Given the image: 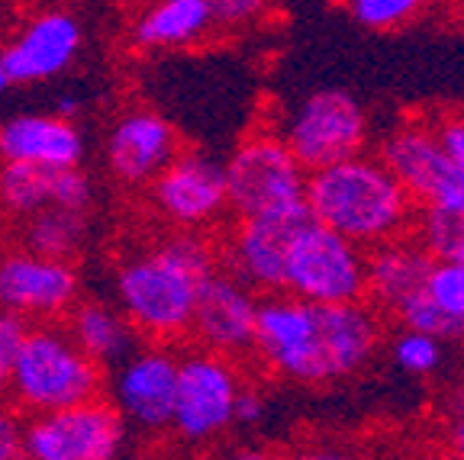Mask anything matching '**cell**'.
<instances>
[{
  "mask_svg": "<svg viewBox=\"0 0 464 460\" xmlns=\"http://www.w3.org/2000/svg\"><path fill=\"white\" fill-rule=\"evenodd\" d=\"M281 290L306 302L364 300V248L306 219L290 242Z\"/></svg>",
  "mask_w": 464,
  "mask_h": 460,
  "instance_id": "52a82bcc",
  "label": "cell"
},
{
  "mask_svg": "<svg viewBox=\"0 0 464 460\" xmlns=\"http://www.w3.org/2000/svg\"><path fill=\"white\" fill-rule=\"evenodd\" d=\"M377 158L391 168L393 177L410 190V196L420 206L432 200L435 190L442 187V180L451 171V161L435 142L426 116H413V120L400 122L397 129H391V136L377 149Z\"/></svg>",
  "mask_w": 464,
  "mask_h": 460,
  "instance_id": "ffe728a7",
  "label": "cell"
},
{
  "mask_svg": "<svg viewBox=\"0 0 464 460\" xmlns=\"http://www.w3.org/2000/svg\"><path fill=\"white\" fill-rule=\"evenodd\" d=\"M0 161L74 168L84 161L78 122L58 113H16L0 122Z\"/></svg>",
  "mask_w": 464,
  "mask_h": 460,
  "instance_id": "ac0fdd59",
  "label": "cell"
},
{
  "mask_svg": "<svg viewBox=\"0 0 464 460\" xmlns=\"http://www.w3.org/2000/svg\"><path fill=\"white\" fill-rule=\"evenodd\" d=\"M23 425L26 416L0 399V460H20L23 457Z\"/></svg>",
  "mask_w": 464,
  "mask_h": 460,
  "instance_id": "4dcf8cb0",
  "label": "cell"
},
{
  "mask_svg": "<svg viewBox=\"0 0 464 460\" xmlns=\"http://www.w3.org/2000/svg\"><path fill=\"white\" fill-rule=\"evenodd\" d=\"M181 149V136L165 116L149 107H136L110 126L103 158L123 187H145Z\"/></svg>",
  "mask_w": 464,
  "mask_h": 460,
  "instance_id": "2e32d148",
  "label": "cell"
},
{
  "mask_svg": "<svg viewBox=\"0 0 464 460\" xmlns=\"http://www.w3.org/2000/svg\"><path fill=\"white\" fill-rule=\"evenodd\" d=\"M62 319H65V329L72 331V339L107 370L120 364L130 351H136V345L142 341L130 325V319L116 306L101 300H81L78 296Z\"/></svg>",
  "mask_w": 464,
  "mask_h": 460,
  "instance_id": "7402d4cb",
  "label": "cell"
},
{
  "mask_svg": "<svg viewBox=\"0 0 464 460\" xmlns=\"http://www.w3.org/2000/svg\"><path fill=\"white\" fill-rule=\"evenodd\" d=\"M281 136L300 165L313 171V168L333 165V161L364 151L371 126L368 113L355 97L339 87H326V91L310 94L294 110Z\"/></svg>",
  "mask_w": 464,
  "mask_h": 460,
  "instance_id": "30bf717a",
  "label": "cell"
},
{
  "mask_svg": "<svg viewBox=\"0 0 464 460\" xmlns=\"http://www.w3.org/2000/svg\"><path fill=\"white\" fill-rule=\"evenodd\" d=\"M94 184L74 168H43L20 165V161H0V213L10 219H26L45 206L91 209Z\"/></svg>",
  "mask_w": 464,
  "mask_h": 460,
  "instance_id": "e0dca14e",
  "label": "cell"
},
{
  "mask_svg": "<svg viewBox=\"0 0 464 460\" xmlns=\"http://www.w3.org/2000/svg\"><path fill=\"white\" fill-rule=\"evenodd\" d=\"M265 409H268V406H265L261 389L242 383L239 399H236V425H239V428H255V425L265 418Z\"/></svg>",
  "mask_w": 464,
  "mask_h": 460,
  "instance_id": "d6a6232c",
  "label": "cell"
},
{
  "mask_svg": "<svg viewBox=\"0 0 464 460\" xmlns=\"http://www.w3.org/2000/svg\"><path fill=\"white\" fill-rule=\"evenodd\" d=\"M213 29L210 0H149L132 20L130 43L139 52H181Z\"/></svg>",
  "mask_w": 464,
  "mask_h": 460,
  "instance_id": "44dd1931",
  "label": "cell"
},
{
  "mask_svg": "<svg viewBox=\"0 0 464 460\" xmlns=\"http://www.w3.org/2000/svg\"><path fill=\"white\" fill-rule=\"evenodd\" d=\"M445 447L464 460V387L451 396L449 412H445Z\"/></svg>",
  "mask_w": 464,
  "mask_h": 460,
  "instance_id": "1f68e13d",
  "label": "cell"
},
{
  "mask_svg": "<svg viewBox=\"0 0 464 460\" xmlns=\"http://www.w3.org/2000/svg\"><path fill=\"white\" fill-rule=\"evenodd\" d=\"M219 267V244L207 232L171 229L120 261L113 273L116 310L142 341L178 345L190 335L200 283Z\"/></svg>",
  "mask_w": 464,
  "mask_h": 460,
  "instance_id": "7a4b0ae2",
  "label": "cell"
},
{
  "mask_svg": "<svg viewBox=\"0 0 464 460\" xmlns=\"http://www.w3.org/2000/svg\"><path fill=\"white\" fill-rule=\"evenodd\" d=\"M429 129H432L439 149L445 151V158L451 165L464 168V113H432L426 116Z\"/></svg>",
  "mask_w": 464,
  "mask_h": 460,
  "instance_id": "f1b7e54d",
  "label": "cell"
},
{
  "mask_svg": "<svg viewBox=\"0 0 464 460\" xmlns=\"http://www.w3.org/2000/svg\"><path fill=\"white\" fill-rule=\"evenodd\" d=\"M226 200L232 216H258L304 203L306 168L290 151L281 132H252L223 165Z\"/></svg>",
  "mask_w": 464,
  "mask_h": 460,
  "instance_id": "8992f818",
  "label": "cell"
},
{
  "mask_svg": "<svg viewBox=\"0 0 464 460\" xmlns=\"http://www.w3.org/2000/svg\"><path fill=\"white\" fill-rule=\"evenodd\" d=\"M55 113H58V116H65V120H74V116L81 113V101H78L74 94H58Z\"/></svg>",
  "mask_w": 464,
  "mask_h": 460,
  "instance_id": "836d02e7",
  "label": "cell"
},
{
  "mask_svg": "<svg viewBox=\"0 0 464 460\" xmlns=\"http://www.w3.org/2000/svg\"><path fill=\"white\" fill-rule=\"evenodd\" d=\"M306 219L310 213L304 203L258 213V216H236L232 229L219 242V264L258 293H275L284 281L290 242L297 238Z\"/></svg>",
  "mask_w": 464,
  "mask_h": 460,
  "instance_id": "7c38bea8",
  "label": "cell"
},
{
  "mask_svg": "<svg viewBox=\"0 0 464 460\" xmlns=\"http://www.w3.org/2000/svg\"><path fill=\"white\" fill-rule=\"evenodd\" d=\"M387 339L368 300L306 302L284 290L258 296L252 354L261 370L300 387H333L362 374Z\"/></svg>",
  "mask_w": 464,
  "mask_h": 460,
  "instance_id": "6da1fadb",
  "label": "cell"
},
{
  "mask_svg": "<svg viewBox=\"0 0 464 460\" xmlns=\"http://www.w3.org/2000/svg\"><path fill=\"white\" fill-rule=\"evenodd\" d=\"M258 290L239 281L223 264L200 283L190 316V335L194 345L207 351L226 354L232 360H242L252 354L255 335V310H258Z\"/></svg>",
  "mask_w": 464,
  "mask_h": 460,
  "instance_id": "5bb4252c",
  "label": "cell"
},
{
  "mask_svg": "<svg viewBox=\"0 0 464 460\" xmlns=\"http://www.w3.org/2000/svg\"><path fill=\"white\" fill-rule=\"evenodd\" d=\"M426 296L445 316L464 325V261L432 258L426 273Z\"/></svg>",
  "mask_w": 464,
  "mask_h": 460,
  "instance_id": "4316f807",
  "label": "cell"
},
{
  "mask_svg": "<svg viewBox=\"0 0 464 460\" xmlns=\"http://www.w3.org/2000/svg\"><path fill=\"white\" fill-rule=\"evenodd\" d=\"M410 235L432 258L464 261V216H458V213H449V209L439 206H420Z\"/></svg>",
  "mask_w": 464,
  "mask_h": 460,
  "instance_id": "d4e9b609",
  "label": "cell"
},
{
  "mask_svg": "<svg viewBox=\"0 0 464 460\" xmlns=\"http://www.w3.org/2000/svg\"><path fill=\"white\" fill-rule=\"evenodd\" d=\"M432 254L413 235H400L364 248V300L391 319L410 296L426 287Z\"/></svg>",
  "mask_w": 464,
  "mask_h": 460,
  "instance_id": "d6986e66",
  "label": "cell"
},
{
  "mask_svg": "<svg viewBox=\"0 0 464 460\" xmlns=\"http://www.w3.org/2000/svg\"><path fill=\"white\" fill-rule=\"evenodd\" d=\"M81 45H84V26L78 16L72 10L49 7L26 16L14 39L0 45V65L7 68L14 87L43 84L74 65Z\"/></svg>",
  "mask_w": 464,
  "mask_h": 460,
  "instance_id": "9a60e30c",
  "label": "cell"
},
{
  "mask_svg": "<svg viewBox=\"0 0 464 460\" xmlns=\"http://www.w3.org/2000/svg\"><path fill=\"white\" fill-rule=\"evenodd\" d=\"M391 360L400 374L406 377H432L439 367H442V341L420 329H406L400 325L397 335H391Z\"/></svg>",
  "mask_w": 464,
  "mask_h": 460,
  "instance_id": "484cf974",
  "label": "cell"
},
{
  "mask_svg": "<svg viewBox=\"0 0 464 460\" xmlns=\"http://www.w3.org/2000/svg\"><path fill=\"white\" fill-rule=\"evenodd\" d=\"M304 206L313 223L329 225L362 248H374L410 235L420 203L377 155L358 151L306 171Z\"/></svg>",
  "mask_w": 464,
  "mask_h": 460,
  "instance_id": "3957f363",
  "label": "cell"
},
{
  "mask_svg": "<svg viewBox=\"0 0 464 460\" xmlns=\"http://www.w3.org/2000/svg\"><path fill=\"white\" fill-rule=\"evenodd\" d=\"M23 331H26V322L20 316L0 310V399H7L10 370H14V358L16 348H20Z\"/></svg>",
  "mask_w": 464,
  "mask_h": 460,
  "instance_id": "f546056e",
  "label": "cell"
},
{
  "mask_svg": "<svg viewBox=\"0 0 464 460\" xmlns=\"http://www.w3.org/2000/svg\"><path fill=\"white\" fill-rule=\"evenodd\" d=\"M107 377L110 403L123 416L130 435L165 438L171 435L174 387H178V348L161 341H139Z\"/></svg>",
  "mask_w": 464,
  "mask_h": 460,
  "instance_id": "9c48e42d",
  "label": "cell"
},
{
  "mask_svg": "<svg viewBox=\"0 0 464 460\" xmlns=\"http://www.w3.org/2000/svg\"><path fill=\"white\" fill-rule=\"evenodd\" d=\"M239 360L194 345L178 351L171 435L188 447L217 445L236 428V399L246 383Z\"/></svg>",
  "mask_w": 464,
  "mask_h": 460,
  "instance_id": "5b68a950",
  "label": "cell"
},
{
  "mask_svg": "<svg viewBox=\"0 0 464 460\" xmlns=\"http://www.w3.org/2000/svg\"><path fill=\"white\" fill-rule=\"evenodd\" d=\"M87 242V209L45 206L23 219V248L49 258L74 261Z\"/></svg>",
  "mask_w": 464,
  "mask_h": 460,
  "instance_id": "603a6c76",
  "label": "cell"
},
{
  "mask_svg": "<svg viewBox=\"0 0 464 460\" xmlns=\"http://www.w3.org/2000/svg\"><path fill=\"white\" fill-rule=\"evenodd\" d=\"M29 7H52V4H62V0H23Z\"/></svg>",
  "mask_w": 464,
  "mask_h": 460,
  "instance_id": "d590c367",
  "label": "cell"
},
{
  "mask_svg": "<svg viewBox=\"0 0 464 460\" xmlns=\"http://www.w3.org/2000/svg\"><path fill=\"white\" fill-rule=\"evenodd\" d=\"M81 296V281L72 261L36 254L29 248L0 252V310L23 322L62 319Z\"/></svg>",
  "mask_w": 464,
  "mask_h": 460,
  "instance_id": "4fadbf2b",
  "label": "cell"
},
{
  "mask_svg": "<svg viewBox=\"0 0 464 460\" xmlns=\"http://www.w3.org/2000/svg\"><path fill=\"white\" fill-rule=\"evenodd\" d=\"M432 7L435 0H342V10L368 33H400Z\"/></svg>",
  "mask_w": 464,
  "mask_h": 460,
  "instance_id": "cb8c5ba5",
  "label": "cell"
},
{
  "mask_svg": "<svg viewBox=\"0 0 464 460\" xmlns=\"http://www.w3.org/2000/svg\"><path fill=\"white\" fill-rule=\"evenodd\" d=\"M126 445L130 428L107 396L29 416L23 425V457L29 460H113Z\"/></svg>",
  "mask_w": 464,
  "mask_h": 460,
  "instance_id": "ba28073f",
  "label": "cell"
},
{
  "mask_svg": "<svg viewBox=\"0 0 464 460\" xmlns=\"http://www.w3.org/2000/svg\"><path fill=\"white\" fill-rule=\"evenodd\" d=\"M10 87H14V84H10V74H7V68L0 65V94H7Z\"/></svg>",
  "mask_w": 464,
  "mask_h": 460,
  "instance_id": "e575fe53",
  "label": "cell"
},
{
  "mask_svg": "<svg viewBox=\"0 0 464 460\" xmlns=\"http://www.w3.org/2000/svg\"><path fill=\"white\" fill-rule=\"evenodd\" d=\"M145 187L155 216L171 229L207 232L229 213L223 165L207 158L203 151L181 149Z\"/></svg>",
  "mask_w": 464,
  "mask_h": 460,
  "instance_id": "8fae6325",
  "label": "cell"
},
{
  "mask_svg": "<svg viewBox=\"0 0 464 460\" xmlns=\"http://www.w3.org/2000/svg\"><path fill=\"white\" fill-rule=\"evenodd\" d=\"M107 393V367L97 364L65 322H26L14 370H10L7 399L20 416L68 409Z\"/></svg>",
  "mask_w": 464,
  "mask_h": 460,
  "instance_id": "277c9868",
  "label": "cell"
},
{
  "mask_svg": "<svg viewBox=\"0 0 464 460\" xmlns=\"http://www.w3.org/2000/svg\"><path fill=\"white\" fill-rule=\"evenodd\" d=\"M275 0H210L213 26L223 33H239L255 23H261L271 14Z\"/></svg>",
  "mask_w": 464,
  "mask_h": 460,
  "instance_id": "83f0119b",
  "label": "cell"
}]
</instances>
